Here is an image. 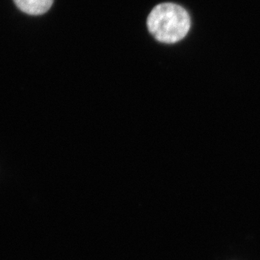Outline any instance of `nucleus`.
Here are the masks:
<instances>
[{
    "mask_svg": "<svg viewBox=\"0 0 260 260\" xmlns=\"http://www.w3.org/2000/svg\"><path fill=\"white\" fill-rule=\"evenodd\" d=\"M149 32L158 42L174 44L182 40L191 27L189 15L182 7L161 3L152 10L147 19Z\"/></svg>",
    "mask_w": 260,
    "mask_h": 260,
    "instance_id": "nucleus-1",
    "label": "nucleus"
},
{
    "mask_svg": "<svg viewBox=\"0 0 260 260\" xmlns=\"http://www.w3.org/2000/svg\"><path fill=\"white\" fill-rule=\"evenodd\" d=\"M14 2L23 13L30 15H40L50 9L54 0H14Z\"/></svg>",
    "mask_w": 260,
    "mask_h": 260,
    "instance_id": "nucleus-2",
    "label": "nucleus"
}]
</instances>
